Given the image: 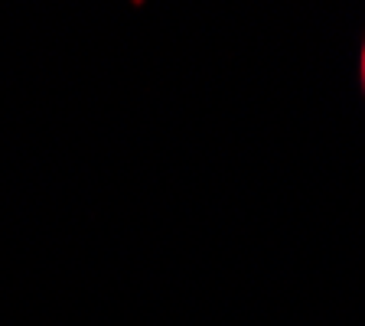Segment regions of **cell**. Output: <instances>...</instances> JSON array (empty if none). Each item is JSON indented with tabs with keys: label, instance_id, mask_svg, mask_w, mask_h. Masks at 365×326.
<instances>
[{
	"label": "cell",
	"instance_id": "1",
	"mask_svg": "<svg viewBox=\"0 0 365 326\" xmlns=\"http://www.w3.org/2000/svg\"><path fill=\"white\" fill-rule=\"evenodd\" d=\"M362 88H365V43H362Z\"/></svg>",
	"mask_w": 365,
	"mask_h": 326
}]
</instances>
